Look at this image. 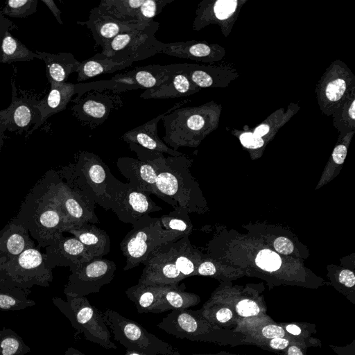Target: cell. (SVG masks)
<instances>
[{"label": "cell", "instance_id": "6da1fadb", "mask_svg": "<svg viewBox=\"0 0 355 355\" xmlns=\"http://www.w3.org/2000/svg\"><path fill=\"white\" fill-rule=\"evenodd\" d=\"M128 145L139 160L155 168L157 171V189L162 195L173 200L188 212L198 209L197 184L189 172L191 159L184 155L164 157L162 153L146 149L133 143Z\"/></svg>", "mask_w": 355, "mask_h": 355}, {"label": "cell", "instance_id": "7a4b0ae2", "mask_svg": "<svg viewBox=\"0 0 355 355\" xmlns=\"http://www.w3.org/2000/svg\"><path fill=\"white\" fill-rule=\"evenodd\" d=\"M46 248L63 235L69 224L64 215L44 195L37 184L30 191L12 218Z\"/></svg>", "mask_w": 355, "mask_h": 355}, {"label": "cell", "instance_id": "3957f363", "mask_svg": "<svg viewBox=\"0 0 355 355\" xmlns=\"http://www.w3.org/2000/svg\"><path fill=\"white\" fill-rule=\"evenodd\" d=\"M157 327L180 339L212 343L220 346L245 345L243 334L214 325L201 315L199 310H171Z\"/></svg>", "mask_w": 355, "mask_h": 355}, {"label": "cell", "instance_id": "277c9868", "mask_svg": "<svg viewBox=\"0 0 355 355\" xmlns=\"http://www.w3.org/2000/svg\"><path fill=\"white\" fill-rule=\"evenodd\" d=\"M56 171L69 186L78 191L91 202L105 210L110 209V198L106 189L110 170L98 155L80 151L75 163Z\"/></svg>", "mask_w": 355, "mask_h": 355}, {"label": "cell", "instance_id": "5b68a950", "mask_svg": "<svg viewBox=\"0 0 355 355\" xmlns=\"http://www.w3.org/2000/svg\"><path fill=\"white\" fill-rule=\"evenodd\" d=\"M132 226L120 243V249L125 258V271L144 263L161 246L184 236L180 232L164 229L159 218L149 214L143 216Z\"/></svg>", "mask_w": 355, "mask_h": 355}, {"label": "cell", "instance_id": "8992f818", "mask_svg": "<svg viewBox=\"0 0 355 355\" xmlns=\"http://www.w3.org/2000/svg\"><path fill=\"white\" fill-rule=\"evenodd\" d=\"M45 197L66 217L69 225L99 223L94 204L69 186L55 170H49L37 183Z\"/></svg>", "mask_w": 355, "mask_h": 355}, {"label": "cell", "instance_id": "52a82bcc", "mask_svg": "<svg viewBox=\"0 0 355 355\" xmlns=\"http://www.w3.org/2000/svg\"><path fill=\"white\" fill-rule=\"evenodd\" d=\"M66 297L67 300H64L54 297L52 301L73 327L92 343L106 349H117L111 340V334L103 318V312L92 305L85 296L66 295Z\"/></svg>", "mask_w": 355, "mask_h": 355}, {"label": "cell", "instance_id": "ba28073f", "mask_svg": "<svg viewBox=\"0 0 355 355\" xmlns=\"http://www.w3.org/2000/svg\"><path fill=\"white\" fill-rule=\"evenodd\" d=\"M103 318L113 334L114 339L127 350L146 355H182L171 344L148 332L139 323L128 319L117 311L107 309Z\"/></svg>", "mask_w": 355, "mask_h": 355}, {"label": "cell", "instance_id": "9c48e42d", "mask_svg": "<svg viewBox=\"0 0 355 355\" xmlns=\"http://www.w3.org/2000/svg\"><path fill=\"white\" fill-rule=\"evenodd\" d=\"M159 23L153 21L146 26L123 32L102 48L101 54L116 62L140 61L159 53L163 42L155 37Z\"/></svg>", "mask_w": 355, "mask_h": 355}, {"label": "cell", "instance_id": "30bf717a", "mask_svg": "<svg viewBox=\"0 0 355 355\" xmlns=\"http://www.w3.org/2000/svg\"><path fill=\"white\" fill-rule=\"evenodd\" d=\"M110 198V209L119 220L134 225L146 214L162 210L150 197V194L140 191L128 182L123 183L110 172L107 184Z\"/></svg>", "mask_w": 355, "mask_h": 355}, {"label": "cell", "instance_id": "8fae6325", "mask_svg": "<svg viewBox=\"0 0 355 355\" xmlns=\"http://www.w3.org/2000/svg\"><path fill=\"white\" fill-rule=\"evenodd\" d=\"M52 269L46 255L36 248H29L12 261L0 266V278L15 286L30 290L33 286L48 287L53 280Z\"/></svg>", "mask_w": 355, "mask_h": 355}, {"label": "cell", "instance_id": "7c38bea8", "mask_svg": "<svg viewBox=\"0 0 355 355\" xmlns=\"http://www.w3.org/2000/svg\"><path fill=\"white\" fill-rule=\"evenodd\" d=\"M200 107H178L162 118L165 135L162 141L171 148L196 146L206 130L207 114Z\"/></svg>", "mask_w": 355, "mask_h": 355}, {"label": "cell", "instance_id": "4fadbf2b", "mask_svg": "<svg viewBox=\"0 0 355 355\" xmlns=\"http://www.w3.org/2000/svg\"><path fill=\"white\" fill-rule=\"evenodd\" d=\"M71 101L74 103L70 108L73 115L90 129L103 123L124 104L121 92L110 88L88 90Z\"/></svg>", "mask_w": 355, "mask_h": 355}, {"label": "cell", "instance_id": "5bb4252c", "mask_svg": "<svg viewBox=\"0 0 355 355\" xmlns=\"http://www.w3.org/2000/svg\"><path fill=\"white\" fill-rule=\"evenodd\" d=\"M71 274L64 287L65 295L86 296L98 293L101 288L110 284L114 277L116 264L114 261L94 258L88 262L69 267Z\"/></svg>", "mask_w": 355, "mask_h": 355}, {"label": "cell", "instance_id": "9a60e30c", "mask_svg": "<svg viewBox=\"0 0 355 355\" xmlns=\"http://www.w3.org/2000/svg\"><path fill=\"white\" fill-rule=\"evenodd\" d=\"M12 85V98L10 105L0 111V123L6 130L15 131L21 135L23 131H28L31 125H35L41 120L39 105L41 100L35 94L17 89L13 80Z\"/></svg>", "mask_w": 355, "mask_h": 355}, {"label": "cell", "instance_id": "2e32d148", "mask_svg": "<svg viewBox=\"0 0 355 355\" xmlns=\"http://www.w3.org/2000/svg\"><path fill=\"white\" fill-rule=\"evenodd\" d=\"M173 241L155 250L144 261V268L137 284L178 286L185 278L173 260L171 244Z\"/></svg>", "mask_w": 355, "mask_h": 355}, {"label": "cell", "instance_id": "e0dca14e", "mask_svg": "<svg viewBox=\"0 0 355 355\" xmlns=\"http://www.w3.org/2000/svg\"><path fill=\"white\" fill-rule=\"evenodd\" d=\"M173 73L168 65L150 64L118 73L110 80H105V83L107 88L121 92L128 89H148L162 85Z\"/></svg>", "mask_w": 355, "mask_h": 355}, {"label": "cell", "instance_id": "ac0fdd59", "mask_svg": "<svg viewBox=\"0 0 355 355\" xmlns=\"http://www.w3.org/2000/svg\"><path fill=\"white\" fill-rule=\"evenodd\" d=\"M116 166L128 182L135 188L156 196L173 208L178 206L176 202L166 198L157 190V171L152 165L133 157H121L117 159Z\"/></svg>", "mask_w": 355, "mask_h": 355}, {"label": "cell", "instance_id": "d6986e66", "mask_svg": "<svg viewBox=\"0 0 355 355\" xmlns=\"http://www.w3.org/2000/svg\"><path fill=\"white\" fill-rule=\"evenodd\" d=\"M187 102V101H181L176 103L165 112L160 114L148 122L125 132L121 136V139L127 144L133 143L146 149L162 153H167L171 156L184 155L182 153L174 150L169 148L159 137L157 123L165 115L178 107H182V105Z\"/></svg>", "mask_w": 355, "mask_h": 355}, {"label": "cell", "instance_id": "ffe728a7", "mask_svg": "<svg viewBox=\"0 0 355 355\" xmlns=\"http://www.w3.org/2000/svg\"><path fill=\"white\" fill-rule=\"evenodd\" d=\"M45 250L46 263L52 270L57 266L71 267L92 259L87 248L74 236L62 235Z\"/></svg>", "mask_w": 355, "mask_h": 355}, {"label": "cell", "instance_id": "44dd1931", "mask_svg": "<svg viewBox=\"0 0 355 355\" xmlns=\"http://www.w3.org/2000/svg\"><path fill=\"white\" fill-rule=\"evenodd\" d=\"M212 295L220 298L231 305L236 313L238 322L267 314V306L263 299L255 291L239 292L219 289Z\"/></svg>", "mask_w": 355, "mask_h": 355}, {"label": "cell", "instance_id": "7402d4cb", "mask_svg": "<svg viewBox=\"0 0 355 355\" xmlns=\"http://www.w3.org/2000/svg\"><path fill=\"white\" fill-rule=\"evenodd\" d=\"M50 85L49 93L41 100L39 105L41 120L39 123L33 126L30 133L37 129L49 117L65 110L74 94H78L76 97L78 98L84 94L85 84L83 83L73 84L67 82Z\"/></svg>", "mask_w": 355, "mask_h": 355}, {"label": "cell", "instance_id": "603a6c76", "mask_svg": "<svg viewBox=\"0 0 355 355\" xmlns=\"http://www.w3.org/2000/svg\"><path fill=\"white\" fill-rule=\"evenodd\" d=\"M31 248H35V243L29 232L21 225L10 220L0 232V266Z\"/></svg>", "mask_w": 355, "mask_h": 355}, {"label": "cell", "instance_id": "cb8c5ba5", "mask_svg": "<svg viewBox=\"0 0 355 355\" xmlns=\"http://www.w3.org/2000/svg\"><path fill=\"white\" fill-rule=\"evenodd\" d=\"M77 24L86 26L92 33L95 41V47L101 46L102 48L120 33L141 26L123 23L111 17L102 15L96 7L90 10L89 19L87 21H78Z\"/></svg>", "mask_w": 355, "mask_h": 355}, {"label": "cell", "instance_id": "d4e9b609", "mask_svg": "<svg viewBox=\"0 0 355 355\" xmlns=\"http://www.w3.org/2000/svg\"><path fill=\"white\" fill-rule=\"evenodd\" d=\"M232 330L244 335L245 345H250L254 341L291 336L267 314L240 321Z\"/></svg>", "mask_w": 355, "mask_h": 355}, {"label": "cell", "instance_id": "484cf974", "mask_svg": "<svg viewBox=\"0 0 355 355\" xmlns=\"http://www.w3.org/2000/svg\"><path fill=\"white\" fill-rule=\"evenodd\" d=\"M76 238L94 258H101L110 250V239L103 230L93 223L69 225L66 231Z\"/></svg>", "mask_w": 355, "mask_h": 355}, {"label": "cell", "instance_id": "4316f807", "mask_svg": "<svg viewBox=\"0 0 355 355\" xmlns=\"http://www.w3.org/2000/svg\"><path fill=\"white\" fill-rule=\"evenodd\" d=\"M198 87L184 73L173 71L168 80L158 87L145 89L140 97L144 99L180 98L191 95L198 90Z\"/></svg>", "mask_w": 355, "mask_h": 355}, {"label": "cell", "instance_id": "83f0119b", "mask_svg": "<svg viewBox=\"0 0 355 355\" xmlns=\"http://www.w3.org/2000/svg\"><path fill=\"white\" fill-rule=\"evenodd\" d=\"M40 59L44 61L46 76L50 84L67 83L69 75L77 72L80 62L70 53L52 54L37 51Z\"/></svg>", "mask_w": 355, "mask_h": 355}, {"label": "cell", "instance_id": "f1b7e54d", "mask_svg": "<svg viewBox=\"0 0 355 355\" xmlns=\"http://www.w3.org/2000/svg\"><path fill=\"white\" fill-rule=\"evenodd\" d=\"M199 312L205 320L220 328L232 329L238 322L231 305L214 295L211 296Z\"/></svg>", "mask_w": 355, "mask_h": 355}, {"label": "cell", "instance_id": "f546056e", "mask_svg": "<svg viewBox=\"0 0 355 355\" xmlns=\"http://www.w3.org/2000/svg\"><path fill=\"white\" fill-rule=\"evenodd\" d=\"M161 285L137 284L125 291L128 299L134 302L137 312L159 313Z\"/></svg>", "mask_w": 355, "mask_h": 355}, {"label": "cell", "instance_id": "4dcf8cb0", "mask_svg": "<svg viewBox=\"0 0 355 355\" xmlns=\"http://www.w3.org/2000/svg\"><path fill=\"white\" fill-rule=\"evenodd\" d=\"M184 284L162 286L159 295L161 313L174 309H186L200 303L198 295L184 291Z\"/></svg>", "mask_w": 355, "mask_h": 355}, {"label": "cell", "instance_id": "1f68e13d", "mask_svg": "<svg viewBox=\"0 0 355 355\" xmlns=\"http://www.w3.org/2000/svg\"><path fill=\"white\" fill-rule=\"evenodd\" d=\"M144 1L102 0L96 8L102 15L111 17L117 21L137 24L138 10Z\"/></svg>", "mask_w": 355, "mask_h": 355}, {"label": "cell", "instance_id": "d6a6232c", "mask_svg": "<svg viewBox=\"0 0 355 355\" xmlns=\"http://www.w3.org/2000/svg\"><path fill=\"white\" fill-rule=\"evenodd\" d=\"M188 236L185 235L171 244L173 260L185 278L195 275L200 263V257L191 246Z\"/></svg>", "mask_w": 355, "mask_h": 355}, {"label": "cell", "instance_id": "836d02e7", "mask_svg": "<svg viewBox=\"0 0 355 355\" xmlns=\"http://www.w3.org/2000/svg\"><path fill=\"white\" fill-rule=\"evenodd\" d=\"M132 65L130 62H114L101 53L80 62L77 71L78 82H82L103 73H113Z\"/></svg>", "mask_w": 355, "mask_h": 355}, {"label": "cell", "instance_id": "e575fe53", "mask_svg": "<svg viewBox=\"0 0 355 355\" xmlns=\"http://www.w3.org/2000/svg\"><path fill=\"white\" fill-rule=\"evenodd\" d=\"M31 290L15 286L3 279L0 283V309L20 311L35 305V302L28 297Z\"/></svg>", "mask_w": 355, "mask_h": 355}, {"label": "cell", "instance_id": "d590c367", "mask_svg": "<svg viewBox=\"0 0 355 355\" xmlns=\"http://www.w3.org/2000/svg\"><path fill=\"white\" fill-rule=\"evenodd\" d=\"M210 46L193 41L164 43L159 53L180 58L204 59L211 54Z\"/></svg>", "mask_w": 355, "mask_h": 355}, {"label": "cell", "instance_id": "8d00e7d4", "mask_svg": "<svg viewBox=\"0 0 355 355\" xmlns=\"http://www.w3.org/2000/svg\"><path fill=\"white\" fill-rule=\"evenodd\" d=\"M34 58L40 59L39 55L30 51L10 31L6 33L1 46L0 63L28 61Z\"/></svg>", "mask_w": 355, "mask_h": 355}, {"label": "cell", "instance_id": "74e56055", "mask_svg": "<svg viewBox=\"0 0 355 355\" xmlns=\"http://www.w3.org/2000/svg\"><path fill=\"white\" fill-rule=\"evenodd\" d=\"M295 343L304 345L308 347L322 346V343L318 338L312 336L309 338H300L293 336L254 341L250 345H255L264 350L279 354L289 345Z\"/></svg>", "mask_w": 355, "mask_h": 355}, {"label": "cell", "instance_id": "f35d334b", "mask_svg": "<svg viewBox=\"0 0 355 355\" xmlns=\"http://www.w3.org/2000/svg\"><path fill=\"white\" fill-rule=\"evenodd\" d=\"M188 213L186 209L178 205L167 214L162 215L159 220L164 229L180 232L184 236L189 235L192 225Z\"/></svg>", "mask_w": 355, "mask_h": 355}, {"label": "cell", "instance_id": "ab89813d", "mask_svg": "<svg viewBox=\"0 0 355 355\" xmlns=\"http://www.w3.org/2000/svg\"><path fill=\"white\" fill-rule=\"evenodd\" d=\"M31 348L22 338L11 329H0V355H24Z\"/></svg>", "mask_w": 355, "mask_h": 355}, {"label": "cell", "instance_id": "60d3db41", "mask_svg": "<svg viewBox=\"0 0 355 355\" xmlns=\"http://www.w3.org/2000/svg\"><path fill=\"white\" fill-rule=\"evenodd\" d=\"M174 0H144L138 10L137 24L146 26L153 21V19L163 8Z\"/></svg>", "mask_w": 355, "mask_h": 355}, {"label": "cell", "instance_id": "b9f144b4", "mask_svg": "<svg viewBox=\"0 0 355 355\" xmlns=\"http://www.w3.org/2000/svg\"><path fill=\"white\" fill-rule=\"evenodd\" d=\"M37 3V0H9L1 12L15 18H25L36 12Z\"/></svg>", "mask_w": 355, "mask_h": 355}, {"label": "cell", "instance_id": "7bdbcfd3", "mask_svg": "<svg viewBox=\"0 0 355 355\" xmlns=\"http://www.w3.org/2000/svg\"><path fill=\"white\" fill-rule=\"evenodd\" d=\"M255 263L265 271L275 272L281 267L282 259L277 253L269 249H263L257 254Z\"/></svg>", "mask_w": 355, "mask_h": 355}, {"label": "cell", "instance_id": "ee69618b", "mask_svg": "<svg viewBox=\"0 0 355 355\" xmlns=\"http://www.w3.org/2000/svg\"><path fill=\"white\" fill-rule=\"evenodd\" d=\"M278 324L289 335L300 337L309 338L312 334L317 333L316 325L314 323L302 322H277Z\"/></svg>", "mask_w": 355, "mask_h": 355}, {"label": "cell", "instance_id": "f6af8a7d", "mask_svg": "<svg viewBox=\"0 0 355 355\" xmlns=\"http://www.w3.org/2000/svg\"><path fill=\"white\" fill-rule=\"evenodd\" d=\"M236 6L237 1L218 0L214 5V12L217 19L223 20L234 13Z\"/></svg>", "mask_w": 355, "mask_h": 355}, {"label": "cell", "instance_id": "bcb514c9", "mask_svg": "<svg viewBox=\"0 0 355 355\" xmlns=\"http://www.w3.org/2000/svg\"><path fill=\"white\" fill-rule=\"evenodd\" d=\"M345 89L346 83L343 79L334 80L326 87V96L330 101H337L342 98Z\"/></svg>", "mask_w": 355, "mask_h": 355}, {"label": "cell", "instance_id": "7dc6e473", "mask_svg": "<svg viewBox=\"0 0 355 355\" xmlns=\"http://www.w3.org/2000/svg\"><path fill=\"white\" fill-rule=\"evenodd\" d=\"M337 282L343 288L348 290L350 302L355 304V300L351 297V294L354 292L352 289H353L355 285V275L354 272L347 269L341 270L338 275Z\"/></svg>", "mask_w": 355, "mask_h": 355}, {"label": "cell", "instance_id": "c3c4849f", "mask_svg": "<svg viewBox=\"0 0 355 355\" xmlns=\"http://www.w3.org/2000/svg\"><path fill=\"white\" fill-rule=\"evenodd\" d=\"M240 141L242 145L248 148L255 149L263 145V140L252 132H245L241 135Z\"/></svg>", "mask_w": 355, "mask_h": 355}, {"label": "cell", "instance_id": "681fc988", "mask_svg": "<svg viewBox=\"0 0 355 355\" xmlns=\"http://www.w3.org/2000/svg\"><path fill=\"white\" fill-rule=\"evenodd\" d=\"M274 248L277 252L284 254H291L294 249L292 242L287 238L283 236L275 239L274 242Z\"/></svg>", "mask_w": 355, "mask_h": 355}, {"label": "cell", "instance_id": "f907efd6", "mask_svg": "<svg viewBox=\"0 0 355 355\" xmlns=\"http://www.w3.org/2000/svg\"><path fill=\"white\" fill-rule=\"evenodd\" d=\"M216 274V267L213 262L208 260L200 261L195 272V275L202 276H214Z\"/></svg>", "mask_w": 355, "mask_h": 355}, {"label": "cell", "instance_id": "816d5d0a", "mask_svg": "<svg viewBox=\"0 0 355 355\" xmlns=\"http://www.w3.org/2000/svg\"><path fill=\"white\" fill-rule=\"evenodd\" d=\"M17 26L15 25L12 21L9 20L8 18L3 15L0 11V55H1V46L3 38L7 31H10L12 29L17 28Z\"/></svg>", "mask_w": 355, "mask_h": 355}, {"label": "cell", "instance_id": "f5cc1de1", "mask_svg": "<svg viewBox=\"0 0 355 355\" xmlns=\"http://www.w3.org/2000/svg\"><path fill=\"white\" fill-rule=\"evenodd\" d=\"M308 347L302 344H292L286 348L279 355H306Z\"/></svg>", "mask_w": 355, "mask_h": 355}, {"label": "cell", "instance_id": "db71d44e", "mask_svg": "<svg viewBox=\"0 0 355 355\" xmlns=\"http://www.w3.org/2000/svg\"><path fill=\"white\" fill-rule=\"evenodd\" d=\"M329 347L338 355H355V339L345 346H336L329 345Z\"/></svg>", "mask_w": 355, "mask_h": 355}, {"label": "cell", "instance_id": "11a10c76", "mask_svg": "<svg viewBox=\"0 0 355 355\" xmlns=\"http://www.w3.org/2000/svg\"><path fill=\"white\" fill-rule=\"evenodd\" d=\"M347 155V148L345 145L340 144L337 146L332 153L334 161L338 164H341L344 162Z\"/></svg>", "mask_w": 355, "mask_h": 355}, {"label": "cell", "instance_id": "9f6ffc18", "mask_svg": "<svg viewBox=\"0 0 355 355\" xmlns=\"http://www.w3.org/2000/svg\"><path fill=\"white\" fill-rule=\"evenodd\" d=\"M43 3H44L49 9L51 11L54 17H55L58 22L62 25L63 22L61 19L60 15L62 13V11L57 7L55 2L52 0H42Z\"/></svg>", "mask_w": 355, "mask_h": 355}, {"label": "cell", "instance_id": "6f0895ef", "mask_svg": "<svg viewBox=\"0 0 355 355\" xmlns=\"http://www.w3.org/2000/svg\"><path fill=\"white\" fill-rule=\"evenodd\" d=\"M270 128L268 125L261 124L256 128L253 134L259 137H263L269 132Z\"/></svg>", "mask_w": 355, "mask_h": 355}, {"label": "cell", "instance_id": "680465c9", "mask_svg": "<svg viewBox=\"0 0 355 355\" xmlns=\"http://www.w3.org/2000/svg\"><path fill=\"white\" fill-rule=\"evenodd\" d=\"M64 355H86L74 347H69L64 352Z\"/></svg>", "mask_w": 355, "mask_h": 355}, {"label": "cell", "instance_id": "91938a15", "mask_svg": "<svg viewBox=\"0 0 355 355\" xmlns=\"http://www.w3.org/2000/svg\"><path fill=\"white\" fill-rule=\"evenodd\" d=\"M6 130V128L1 123H0V150L3 144L4 132Z\"/></svg>", "mask_w": 355, "mask_h": 355}, {"label": "cell", "instance_id": "94428289", "mask_svg": "<svg viewBox=\"0 0 355 355\" xmlns=\"http://www.w3.org/2000/svg\"><path fill=\"white\" fill-rule=\"evenodd\" d=\"M192 355H244V354H232L230 352H227L225 351H221L216 354H194L193 353Z\"/></svg>", "mask_w": 355, "mask_h": 355}, {"label": "cell", "instance_id": "6125c7cd", "mask_svg": "<svg viewBox=\"0 0 355 355\" xmlns=\"http://www.w3.org/2000/svg\"><path fill=\"white\" fill-rule=\"evenodd\" d=\"M349 115L352 120L355 119V101H353L349 109Z\"/></svg>", "mask_w": 355, "mask_h": 355}, {"label": "cell", "instance_id": "be15d7a7", "mask_svg": "<svg viewBox=\"0 0 355 355\" xmlns=\"http://www.w3.org/2000/svg\"><path fill=\"white\" fill-rule=\"evenodd\" d=\"M123 355H146L140 352H135V351H130L126 350V352Z\"/></svg>", "mask_w": 355, "mask_h": 355}, {"label": "cell", "instance_id": "e7e4bbea", "mask_svg": "<svg viewBox=\"0 0 355 355\" xmlns=\"http://www.w3.org/2000/svg\"><path fill=\"white\" fill-rule=\"evenodd\" d=\"M3 281V279L0 278V283H1Z\"/></svg>", "mask_w": 355, "mask_h": 355}]
</instances>
